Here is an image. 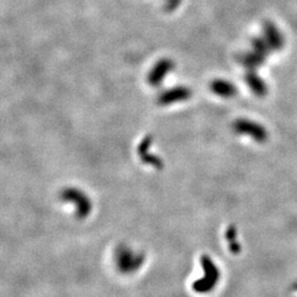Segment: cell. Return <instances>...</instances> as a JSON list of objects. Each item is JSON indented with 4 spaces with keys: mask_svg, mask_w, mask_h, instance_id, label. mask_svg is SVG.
<instances>
[{
    "mask_svg": "<svg viewBox=\"0 0 297 297\" xmlns=\"http://www.w3.org/2000/svg\"><path fill=\"white\" fill-rule=\"evenodd\" d=\"M264 39L272 50H281L284 47V39L282 33L275 25L266 22L263 28Z\"/></svg>",
    "mask_w": 297,
    "mask_h": 297,
    "instance_id": "obj_1",
    "label": "cell"
},
{
    "mask_svg": "<svg viewBox=\"0 0 297 297\" xmlns=\"http://www.w3.org/2000/svg\"><path fill=\"white\" fill-rule=\"evenodd\" d=\"M210 89L214 91L216 95L220 97H225V98H229L237 93L236 86L232 83L225 81V79H215L210 84Z\"/></svg>",
    "mask_w": 297,
    "mask_h": 297,
    "instance_id": "obj_2",
    "label": "cell"
},
{
    "mask_svg": "<svg viewBox=\"0 0 297 297\" xmlns=\"http://www.w3.org/2000/svg\"><path fill=\"white\" fill-rule=\"evenodd\" d=\"M245 82L250 86L256 95L259 96H264L267 93V87L266 84L264 83L263 79H262L258 74L254 72V70H249L247 75H245Z\"/></svg>",
    "mask_w": 297,
    "mask_h": 297,
    "instance_id": "obj_3",
    "label": "cell"
},
{
    "mask_svg": "<svg viewBox=\"0 0 297 297\" xmlns=\"http://www.w3.org/2000/svg\"><path fill=\"white\" fill-rule=\"evenodd\" d=\"M174 67V63L173 61L168 60V59H164L162 61H160L157 66L154 67L153 72L151 73V76H150V82L152 84H158L160 82H162L163 77L167 75L169 72H171L173 70Z\"/></svg>",
    "mask_w": 297,
    "mask_h": 297,
    "instance_id": "obj_4",
    "label": "cell"
},
{
    "mask_svg": "<svg viewBox=\"0 0 297 297\" xmlns=\"http://www.w3.org/2000/svg\"><path fill=\"white\" fill-rule=\"evenodd\" d=\"M192 95V91L190 88L187 87H175L174 89H171L167 91L162 96V102L165 104H170V102H175V101H182L188 99Z\"/></svg>",
    "mask_w": 297,
    "mask_h": 297,
    "instance_id": "obj_5",
    "label": "cell"
},
{
    "mask_svg": "<svg viewBox=\"0 0 297 297\" xmlns=\"http://www.w3.org/2000/svg\"><path fill=\"white\" fill-rule=\"evenodd\" d=\"M264 60L265 58H263V56L260 55L259 53H256L253 50L251 51V52H247L243 54L241 58H240L241 64L247 67L248 71L254 70V68L261 66L264 63Z\"/></svg>",
    "mask_w": 297,
    "mask_h": 297,
    "instance_id": "obj_6",
    "label": "cell"
},
{
    "mask_svg": "<svg viewBox=\"0 0 297 297\" xmlns=\"http://www.w3.org/2000/svg\"><path fill=\"white\" fill-rule=\"evenodd\" d=\"M236 127L239 131H243V132H247V133H252L253 135L258 136V138L261 135H264L263 130H262V128L259 124L248 121V120H241V121H238Z\"/></svg>",
    "mask_w": 297,
    "mask_h": 297,
    "instance_id": "obj_7",
    "label": "cell"
},
{
    "mask_svg": "<svg viewBox=\"0 0 297 297\" xmlns=\"http://www.w3.org/2000/svg\"><path fill=\"white\" fill-rule=\"evenodd\" d=\"M252 50L266 59L272 49L270 48V45L267 44L264 38H255L252 40Z\"/></svg>",
    "mask_w": 297,
    "mask_h": 297,
    "instance_id": "obj_8",
    "label": "cell"
},
{
    "mask_svg": "<svg viewBox=\"0 0 297 297\" xmlns=\"http://www.w3.org/2000/svg\"><path fill=\"white\" fill-rule=\"evenodd\" d=\"M182 0H167L168 9L169 10H175L181 5Z\"/></svg>",
    "mask_w": 297,
    "mask_h": 297,
    "instance_id": "obj_9",
    "label": "cell"
}]
</instances>
